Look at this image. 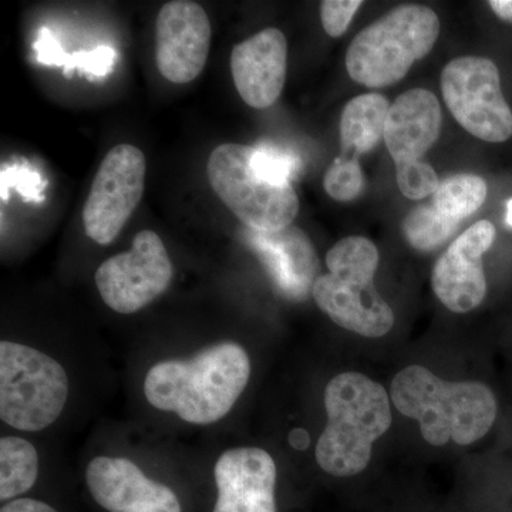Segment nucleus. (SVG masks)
<instances>
[{
    "label": "nucleus",
    "mask_w": 512,
    "mask_h": 512,
    "mask_svg": "<svg viewBox=\"0 0 512 512\" xmlns=\"http://www.w3.org/2000/svg\"><path fill=\"white\" fill-rule=\"evenodd\" d=\"M251 360L234 342H221L190 359L164 360L148 370L144 396L154 409L191 424L224 419L247 389Z\"/></svg>",
    "instance_id": "f257e3e1"
},
{
    "label": "nucleus",
    "mask_w": 512,
    "mask_h": 512,
    "mask_svg": "<svg viewBox=\"0 0 512 512\" xmlns=\"http://www.w3.org/2000/svg\"><path fill=\"white\" fill-rule=\"evenodd\" d=\"M394 407L417 420L424 440L434 447L453 441L470 446L483 439L497 419V399L480 382H446L426 367L397 373L390 387Z\"/></svg>",
    "instance_id": "f03ea898"
},
{
    "label": "nucleus",
    "mask_w": 512,
    "mask_h": 512,
    "mask_svg": "<svg viewBox=\"0 0 512 512\" xmlns=\"http://www.w3.org/2000/svg\"><path fill=\"white\" fill-rule=\"evenodd\" d=\"M325 409L328 423L315 450L319 467L333 477L363 473L376 441L392 426L389 394L362 373H340L326 386Z\"/></svg>",
    "instance_id": "7ed1b4c3"
},
{
    "label": "nucleus",
    "mask_w": 512,
    "mask_h": 512,
    "mask_svg": "<svg viewBox=\"0 0 512 512\" xmlns=\"http://www.w3.org/2000/svg\"><path fill=\"white\" fill-rule=\"evenodd\" d=\"M329 274L320 275L312 296L320 311L340 328L365 336L383 338L392 330L394 313L380 293L375 279L379 251L370 239H340L326 255Z\"/></svg>",
    "instance_id": "20e7f679"
},
{
    "label": "nucleus",
    "mask_w": 512,
    "mask_h": 512,
    "mask_svg": "<svg viewBox=\"0 0 512 512\" xmlns=\"http://www.w3.org/2000/svg\"><path fill=\"white\" fill-rule=\"evenodd\" d=\"M439 35L440 19L433 9L397 6L357 33L346 52V70L362 86H393L429 55Z\"/></svg>",
    "instance_id": "39448f33"
},
{
    "label": "nucleus",
    "mask_w": 512,
    "mask_h": 512,
    "mask_svg": "<svg viewBox=\"0 0 512 512\" xmlns=\"http://www.w3.org/2000/svg\"><path fill=\"white\" fill-rule=\"evenodd\" d=\"M69 397V377L53 357L30 346L0 342V419L20 431L52 426Z\"/></svg>",
    "instance_id": "423d86ee"
},
{
    "label": "nucleus",
    "mask_w": 512,
    "mask_h": 512,
    "mask_svg": "<svg viewBox=\"0 0 512 512\" xmlns=\"http://www.w3.org/2000/svg\"><path fill=\"white\" fill-rule=\"evenodd\" d=\"M207 173L212 190L245 227L279 231L298 215L292 184L275 183L259 173L252 163V146L221 144L211 153Z\"/></svg>",
    "instance_id": "0eeeda50"
},
{
    "label": "nucleus",
    "mask_w": 512,
    "mask_h": 512,
    "mask_svg": "<svg viewBox=\"0 0 512 512\" xmlns=\"http://www.w3.org/2000/svg\"><path fill=\"white\" fill-rule=\"evenodd\" d=\"M441 92L454 119L471 136L504 143L512 136V110L494 62L485 57L451 60L441 73Z\"/></svg>",
    "instance_id": "6e6552de"
},
{
    "label": "nucleus",
    "mask_w": 512,
    "mask_h": 512,
    "mask_svg": "<svg viewBox=\"0 0 512 512\" xmlns=\"http://www.w3.org/2000/svg\"><path fill=\"white\" fill-rule=\"evenodd\" d=\"M173 276L163 239L146 229L134 237L130 251L111 256L97 268L96 286L110 309L130 315L163 295Z\"/></svg>",
    "instance_id": "1a4fd4ad"
},
{
    "label": "nucleus",
    "mask_w": 512,
    "mask_h": 512,
    "mask_svg": "<svg viewBox=\"0 0 512 512\" xmlns=\"http://www.w3.org/2000/svg\"><path fill=\"white\" fill-rule=\"evenodd\" d=\"M146 157L140 148L117 144L101 161L83 208L86 235L110 245L140 204L146 181Z\"/></svg>",
    "instance_id": "9d476101"
},
{
    "label": "nucleus",
    "mask_w": 512,
    "mask_h": 512,
    "mask_svg": "<svg viewBox=\"0 0 512 512\" xmlns=\"http://www.w3.org/2000/svg\"><path fill=\"white\" fill-rule=\"evenodd\" d=\"M211 22L202 6L190 0L165 3L156 19V63L168 82L197 79L211 49Z\"/></svg>",
    "instance_id": "9b49d317"
},
{
    "label": "nucleus",
    "mask_w": 512,
    "mask_h": 512,
    "mask_svg": "<svg viewBox=\"0 0 512 512\" xmlns=\"http://www.w3.org/2000/svg\"><path fill=\"white\" fill-rule=\"evenodd\" d=\"M86 485L94 503L106 512H184L174 488L147 477L127 458H93L86 468Z\"/></svg>",
    "instance_id": "f8f14e48"
},
{
    "label": "nucleus",
    "mask_w": 512,
    "mask_h": 512,
    "mask_svg": "<svg viewBox=\"0 0 512 512\" xmlns=\"http://www.w3.org/2000/svg\"><path fill=\"white\" fill-rule=\"evenodd\" d=\"M494 239V225L490 221H478L437 259L431 286L448 311L467 313L483 303L487 295L483 255Z\"/></svg>",
    "instance_id": "ddd939ff"
},
{
    "label": "nucleus",
    "mask_w": 512,
    "mask_h": 512,
    "mask_svg": "<svg viewBox=\"0 0 512 512\" xmlns=\"http://www.w3.org/2000/svg\"><path fill=\"white\" fill-rule=\"evenodd\" d=\"M278 468L268 451L238 447L222 453L214 467L211 512H278Z\"/></svg>",
    "instance_id": "4468645a"
},
{
    "label": "nucleus",
    "mask_w": 512,
    "mask_h": 512,
    "mask_svg": "<svg viewBox=\"0 0 512 512\" xmlns=\"http://www.w3.org/2000/svg\"><path fill=\"white\" fill-rule=\"evenodd\" d=\"M242 237L285 298L301 302L312 295L320 264L311 238L301 228L289 225L266 232L245 227Z\"/></svg>",
    "instance_id": "2eb2a0df"
},
{
    "label": "nucleus",
    "mask_w": 512,
    "mask_h": 512,
    "mask_svg": "<svg viewBox=\"0 0 512 512\" xmlns=\"http://www.w3.org/2000/svg\"><path fill=\"white\" fill-rule=\"evenodd\" d=\"M288 70V40L281 30L266 28L231 53V72L239 96L252 109L274 106L281 97Z\"/></svg>",
    "instance_id": "dca6fc26"
},
{
    "label": "nucleus",
    "mask_w": 512,
    "mask_h": 512,
    "mask_svg": "<svg viewBox=\"0 0 512 512\" xmlns=\"http://www.w3.org/2000/svg\"><path fill=\"white\" fill-rule=\"evenodd\" d=\"M443 114L436 94L407 90L390 106L384 143L394 164L419 161L439 140Z\"/></svg>",
    "instance_id": "f3484780"
},
{
    "label": "nucleus",
    "mask_w": 512,
    "mask_h": 512,
    "mask_svg": "<svg viewBox=\"0 0 512 512\" xmlns=\"http://www.w3.org/2000/svg\"><path fill=\"white\" fill-rule=\"evenodd\" d=\"M390 103L382 94H360L346 104L340 117V156L359 158L384 137Z\"/></svg>",
    "instance_id": "a211bd4d"
},
{
    "label": "nucleus",
    "mask_w": 512,
    "mask_h": 512,
    "mask_svg": "<svg viewBox=\"0 0 512 512\" xmlns=\"http://www.w3.org/2000/svg\"><path fill=\"white\" fill-rule=\"evenodd\" d=\"M39 478V454L35 446L22 437L0 440V500H18L35 487Z\"/></svg>",
    "instance_id": "6ab92c4d"
},
{
    "label": "nucleus",
    "mask_w": 512,
    "mask_h": 512,
    "mask_svg": "<svg viewBox=\"0 0 512 512\" xmlns=\"http://www.w3.org/2000/svg\"><path fill=\"white\" fill-rule=\"evenodd\" d=\"M487 184L474 174H457L440 183L433 205L447 217L464 220L481 208L487 198Z\"/></svg>",
    "instance_id": "aec40b11"
},
{
    "label": "nucleus",
    "mask_w": 512,
    "mask_h": 512,
    "mask_svg": "<svg viewBox=\"0 0 512 512\" xmlns=\"http://www.w3.org/2000/svg\"><path fill=\"white\" fill-rule=\"evenodd\" d=\"M460 227V221L447 217L434 205H421L404 218L406 241L420 252L440 248Z\"/></svg>",
    "instance_id": "412c9836"
},
{
    "label": "nucleus",
    "mask_w": 512,
    "mask_h": 512,
    "mask_svg": "<svg viewBox=\"0 0 512 512\" xmlns=\"http://www.w3.org/2000/svg\"><path fill=\"white\" fill-rule=\"evenodd\" d=\"M252 163L259 173L281 184H291L302 165L301 158L293 151L274 143H261L252 147Z\"/></svg>",
    "instance_id": "4be33fe9"
},
{
    "label": "nucleus",
    "mask_w": 512,
    "mask_h": 512,
    "mask_svg": "<svg viewBox=\"0 0 512 512\" xmlns=\"http://www.w3.org/2000/svg\"><path fill=\"white\" fill-rule=\"evenodd\" d=\"M365 184L362 167L359 158L343 157L335 158L329 170L323 178V187L329 197L339 202H349L359 197Z\"/></svg>",
    "instance_id": "5701e85b"
},
{
    "label": "nucleus",
    "mask_w": 512,
    "mask_h": 512,
    "mask_svg": "<svg viewBox=\"0 0 512 512\" xmlns=\"http://www.w3.org/2000/svg\"><path fill=\"white\" fill-rule=\"evenodd\" d=\"M396 180L400 191L409 200H424L439 188L436 171L423 160L396 164Z\"/></svg>",
    "instance_id": "b1692460"
},
{
    "label": "nucleus",
    "mask_w": 512,
    "mask_h": 512,
    "mask_svg": "<svg viewBox=\"0 0 512 512\" xmlns=\"http://www.w3.org/2000/svg\"><path fill=\"white\" fill-rule=\"evenodd\" d=\"M362 6L360 0H325L320 3L323 29L330 37L342 36Z\"/></svg>",
    "instance_id": "393cba45"
},
{
    "label": "nucleus",
    "mask_w": 512,
    "mask_h": 512,
    "mask_svg": "<svg viewBox=\"0 0 512 512\" xmlns=\"http://www.w3.org/2000/svg\"><path fill=\"white\" fill-rule=\"evenodd\" d=\"M113 63V52L107 47H101L99 50H94L92 53H83L79 55L77 66L89 70L94 74H104L109 72L110 64Z\"/></svg>",
    "instance_id": "a878e982"
},
{
    "label": "nucleus",
    "mask_w": 512,
    "mask_h": 512,
    "mask_svg": "<svg viewBox=\"0 0 512 512\" xmlns=\"http://www.w3.org/2000/svg\"><path fill=\"white\" fill-rule=\"evenodd\" d=\"M0 512H60L55 505L39 498L22 497L18 500L9 501L0 508Z\"/></svg>",
    "instance_id": "bb28decb"
},
{
    "label": "nucleus",
    "mask_w": 512,
    "mask_h": 512,
    "mask_svg": "<svg viewBox=\"0 0 512 512\" xmlns=\"http://www.w3.org/2000/svg\"><path fill=\"white\" fill-rule=\"evenodd\" d=\"M39 59L46 64H67L69 57H66L60 47L56 45L55 40L49 36L47 30H43L39 39Z\"/></svg>",
    "instance_id": "cd10ccee"
},
{
    "label": "nucleus",
    "mask_w": 512,
    "mask_h": 512,
    "mask_svg": "<svg viewBox=\"0 0 512 512\" xmlns=\"http://www.w3.org/2000/svg\"><path fill=\"white\" fill-rule=\"evenodd\" d=\"M488 5L498 18L512 23V0H491Z\"/></svg>",
    "instance_id": "c85d7f7f"
},
{
    "label": "nucleus",
    "mask_w": 512,
    "mask_h": 512,
    "mask_svg": "<svg viewBox=\"0 0 512 512\" xmlns=\"http://www.w3.org/2000/svg\"><path fill=\"white\" fill-rule=\"evenodd\" d=\"M505 222L512 228V198L507 202V214H505Z\"/></svg>",
    "instance_id": "c756f323"
}]
</instances>
